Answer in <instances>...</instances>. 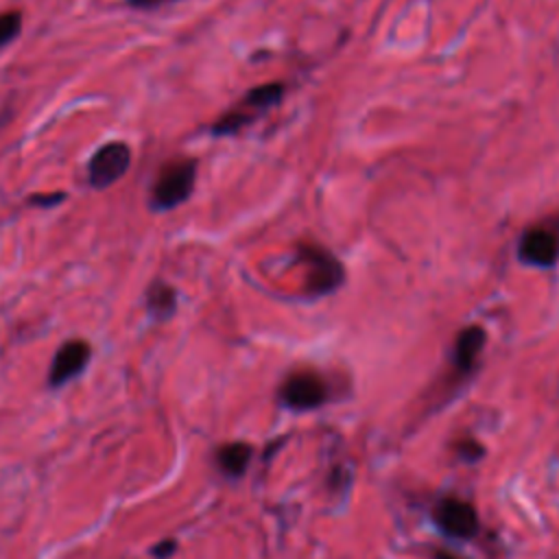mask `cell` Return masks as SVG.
<instances>
[{
	"label": "cell",
	"instance_id": "obj_1",
	"mask_svg": "<svg viewBox=\"0 0 559 559\" xmlns=\"http://www.w3.org/2000/svg\"><path fill=\"white\" fill-rule=\"evenodd\" d=\"M197 159H173L159 168L148 190V207L157 214L186 203L194 190Z\"/></svg>",
	"mask_w": 559,
	"mask_h": 559
},
{
	"label": "cell",
	"instance_id": "obj_2",
	"mask_svg": "<svg viewBox=\"0 0 559 559\" xmlns=\"http://www.w3.org/2000/svg\"><path fill=\"white\" fill-rule=\"evenodd\" d=\"M92 354H94L92 343L85 338L63 341L50 358V365L46 371V386L50 391H59L70 382H74L76 378H81L92 362Z\"/></svg>",
	"mask_w": 559,
	"mask_h": 559
},
{
	"label": "cell",
	"instance_id": "obj_3",
	"mask_svg": "<svg viewBox=\"0 0 559 559\" xmlns=\"http://www.w3.org/2000/svg\"><path fill=\"white\" fill-rule=\"evenodd\" d=\"M131 146L122 140L100 144L87 159V183L94 190L111 188L120 181L131 166Z\"/></svg>",
	"mask_w": 559,
	"mask_h": 559
},
{
	"label": "cell",
	"instance_id": "obj_4",
	"mask_svg": "<svg viewBox=\"0 0 559 559\" xmlns=\"http://www.w3.org/2000/svg\"><path fill=\"white\" fill-rule=\"evenodd\" d=\"M432 520L441 533L454 539H472L480 528L476 509L461 498H441L432 509Z\"/></svg>",
	"mask_w": 559,
	"mask_h": 559
},
{
	"label": "cell",
	"instance_id": "obj_5",
	"mask_svg": "<svg viewBox=\"0 0 559 559\" xmlns=\"http://www.w3.org/2000/svg\"><path fill=\"white\" fill-rule=\"evenodd\" d=\"M277 395L293 411H312L325 402L328 384L314 371H295L282 382Z\"/></svg>",
	"mask_w": 559,
	"mask_h": 559
},
{
	"label": "cell",
	"instance_id": "obj_6",
	"mask_svg": "<svg viewBox=\"0 0 559 559\" xmlns=\"http://www.w3.org/2000/svg\"><path fill=\"white\" fill-rule=\"evenodd\" d=\"M301 260L308 264L306 286L314 295H323L334 290L343 282L341 262L321 247H301Z\"/></svg>",
	"mask_w": 559,
	"mask_h": 559
},
{
	"label": "cell",
	"instance_id": "obj_7",
	"mask_svg": "<svg viewBox=\"0 0 559 559\" xmlns=\"http://www.w3.org/2000/svg\"><path fill=\"white\" fill-rule=\"evenodd\" d=\"M518 255L533 266H552L559 258V238L546 227H533L520 238Z\"/></svg>",
	"mask_w": 559,
	"mask_h": 559
},
{
	"label": "cell",
	"instance_id": "obj_8",
	"mask_svg": "<svg viewBox=\"0 0 559 559\" xmlns=\"http://www.w3.org/2000/svg\"><path fill=\"white\" fill-rule=\"evenodd\" d=\"M144 312L151 321L164 323L175 317L177 312V288L164 280H153L144 290Z\"/></svg>",
	"mask_w": 559,
	"mask_h": 559
},
{
	"label": "cell",
	"instance_id": "obj_9",
	"mask_svg": "<svg viewBox=\"0 0 559 559\" xmlns=\"http://www.w3.org/2000/svg\"><path fill=\"white\" fill-rule=\"evenodd\" d=\"M253 459V448L247 441H229L214 450L216 469L227 478H240Z\"/></svg>",
	"mask_w": 559,
	"mask_h": 559
},
{
	"label": "cell",
	"instance_id": "obj_10",
	"mask_svg": "<svg viewBox=\"0 0 559 559\" xmlns=\"http://www.w3.org/2000/svg\"><path fill=\"white\" fill-rule=\"evenodd\" d=\"M483 345H485V330L483 328L469 325V328L461 330L459 336H456V343H454V354H452L454 367L463 373L469 371L474 367Z\"/></svg>",
	"mask_w": 559,
	"mask_h": 559
},
{
	"label": "cell",
	"instance_id": "obj_11",
	"mask_svg": "<svg viewBox=\"0 0 559 559\" xmlns=\"http://www.w3.org/2000/svg\"><path fill=\"white\" fill-rule=\"evenodd\" d=\"M282 92H284V87H282L280 83H264V85H258V87H253V90L247 92L245 105L255 107V109H266V107L280 103Z\"/></svg>",
	"mask_w": 559,
	"mask_h": 559
},
{
	"label": "cell",
	"instance_id": "obj_12",
	"mask_svg": "<svg viewBox=\"0 0 559 559\" xmlns=\"http://www.w3.org/2000/svg\"><path fill=\"white\" fill-rule=\"evenodd\" d=\"M22 22H24L22 11L11 9V11H2L0 13V48H4L7 44H11V41H15L20 37Z\"/></svg>",
	"mask_w": 559,
	"mask_h": 559
},
{
	"label": "cell",
	"instance_id": "obj_13",
	"mask_svg": "<svg viewBox=\"0 0 559 559\" xmlns=\"http://www.w3.org/2000/svg\"><path fill=\"white\" fill-rule=\"evenodd\" d=\"M177 550H179V542L175 537H164L148 548V557L151 559H170Z\"/></svg>",
	"mask_w": 559,
	"mask_h": 559
},
{
	"label": "cell",
	"instance_id": "obj_14",
	"mask_svg": "<svg viewBox=\"0 0 559 559\" xmlns=\"http://www.w3.org/2000/svg\"><path fill=\"white\" fill-rule=\"evenodd\" d=\"M66 201V192H37V194H31L26 199L28 205H35V207H57Z\"/></svg>",
	"mask_w": 559,
	"mask_h": 559
},
{
	"label": "cell",
	"instance_id": "obj_15",
	"mask_svg": "<svg viewBox=\"0 0 559 559\" xmlns=\"http://www.w3.org/2000/svg\"><path fill=\"white\" fill-rule=\"evenodd\" d=\"M456 452H459V456L465 459V461H478V459L483 456L485 448H483L478 441H474V439H463V441L456 445Z\"/></svg>",
	"mask_w": 559,
	"mask_h": 559
},
{
	"label": "cell",
	"instance_id": "obj_16",
	"mask_svg": "<svg viewBox=\"0 0 559 559\" xmlns=\"http://www.w3.org/2000/svg\"><path fill=\"white\" fill-rule=\"evenodd\" d=\"M162 2L164 0H127V4L133 7V9H153V7L162 4Z\"/></svg>",
	"mask_w": 559,
	"mask_h": 559
},
{
	"label": "cell",
	"instance_id": "obj_17",
	"mask_svg": "<svg viewBox=\"0 0 559 559\" xmlns=\"http://www.w3.org/2000/svg\"><path fill=\"white\" fill-rule=\"evenodd\" d=\"M435 557H437V559H454V557H452V555H448V552H437Z\"/></svg>",
	"mask_w": 559,
	"mask_h": 559
}]
</instances>
